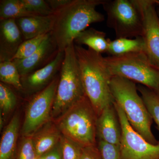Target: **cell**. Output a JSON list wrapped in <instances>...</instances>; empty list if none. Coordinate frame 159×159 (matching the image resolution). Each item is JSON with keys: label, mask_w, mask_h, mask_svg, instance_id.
<instances>
[{"label": "cell", "mask_w": 159, "mask_h": 159, "mask_svg": "<svg viewBox=\"0 0 159 159\" xmlns=\"http://www.w3.org/2000/svg\"><path fill=\"white\" fill-rule=\"evenodd\" d=\"M112 94L122 109L132 127L149 143L157 141L152 131V120L135 83L119 77H112L111 81Z\"/></svg>", "instance_id": "3957f363"}, {"label": "cell", "mask_w": 159, "mask_h": 159, "mask_svg": "<svg viewBox=\"0 0 159 159\" xmlns=\"http://www.w3.org/2000/svg\"><path fill=\"white\" fill-rule=\"evenodd\" d=\"M84 89L99 116L115 100L111 89L112 76L102 54L75 44Z\"/></svg>", "instance_id": "6da1fadb"}, {"label": "cell", "mask_w": 159, "mask_h": 159, "mask_svg": "<svg viewBox=\"0 0 159 159\" xmlns=\"http://www.w3.org/2000/svg\"><path fill=\"white\" fill-rule=\"evenodd\" d=\"M38 159H62L59 143Z\"/></svg>", "instance_id": "f546056e"}, {"label": "cell", "mask_w": 159, "mask_h": 159, "mask_svg": "<svg viewBox=\"0 0 159 159\" xmlns=\"http://www.w3.org/2000/svg\"><path fill=\"white\" fill-rule=\"evenodd\" d=\"M62 159H80L82 147L61 135L60 141Z\"/></svg>", "instance_id": "484cf974"}, {"label": "cell", "mask_w": 159, "mask_h": 159, "mask_svg": "<svg viewBox=\"0 0 159 159\" xmlns=\"http://www.w3.org/2000/svg\"><path fill=\"white\" fill-rule=\"evenodd\" d=\"M102 6L107 16V25L116 39L142 37V18L133 0H105Z\"/></svg>", "instance_id": "52a82bcc"}, {"label": "cell", "mask_w": 159, "mask_h": 159, "mask_svg": "<svg viewBox=\"0 0 159 159\" xmlns=\"http://www.w3.org/2000/svg\"><path fill=\"white\" fill-rule=\"evenodd\" d=\"M48 34H43L24 41L20 46L17 52L11 61L14 59H24L31 56L39 49Z\"/></svg>", "instance_id": "cb8c5ba5"}, {"label": "cell", "mask_w": 159, "mask_h": 159, "mask_svg": "<svg viewBox=\"0 0 159 159\" xmlns=\"http://www.w3.org/2000/svg\"><path fill=\"white\" fill-rule=\"evenodd\" d=\"M55 77L48 85L40 91L29 102L21 129L23 136H32L51 121V112L59 81Z\"/></svg>", "instance_id": "ba28073f"}, {"label": "cell", "mask_w": 159, "mask_h": 159, "mask_svg": "<svg viewBox=\"0 0 159 159\" xmlns=\"http://www.w3.org/2000/svg\"><path fill=\"white\" fill-rule=\"evenodd\" d=\"M80 159H102L97 145L82 147Z\"/></svg>", "instance_id": "f1b7e54d"}, {"label": "cell", "mask_w": 159, "mask_h": 159, "mask_svg": "<svg viewBox=\"0 0 159 159\" xmlns=\"http://www.w3.org/2000/svg\"><path fill=\"white\" fill-rule=\"evenodd\" d=\"M64 52L51 110V120L54 122L86 96L74 42Z\"/></svg>", "instance_id": "277c9868"}, {"label": "cell", "mask_w": 159, "mask_h": 159, "mask_svg": "<svg viewBox=\"0 0 159 159\" xmlns=\"http://www.w3.org/2000/svg\"><path fill=\"white\" fill-rule=\"evenodd\" d=\"M114 104L122 130L121 159H159V141L152 144L146 141L132 127L122 109L116 102Z\"/></svg>", "instance_id": "9c48e42d"}, {"label": "cell", "mask_w": 159, "mask_h": 159, "mask_svg": "<svg viewBox=\"0 0 159 159\" xmlns=\"http://www.w3.org/2000/svg\"><path fill=\"white\" fill-rule=\"evenodd\" d=\"M64 56V51H59L56 57L48 64L21 77L23 90L34 93L45 88L56 77L57 72L60 70Z\"/></svg>", "instance_id": "7c38bea8"}, {"label": "cell", "mask_w": 159, "mask_h": 159, "mask_svg": "<svg viewBox=\"0 0 159 159\" xmlns=\"http://www.w3.org/2000/svg\"><path fill=\"white\" fill-rule=\"evenodd\" d=\"M139 52H145V43L141 36L134 39L117 38L113 40H109L107 53L111 56Z\"/></svg>", "instance_id": "d6986e66"}, {"label": "cell", "mask_w": 159, "mask_h": 159, "mask_svg": "<svg viewBox=\"0 0 159 159\" xmlns=\"http://www.w3.org/2000/svg\"><path fill=\"white\" fill-rule=\"evenodd\" d=\"M112 77H119L155 92L159 89V70L149 61L145 52L104 57Z\"/></svg>", "instance_id": "8992f818"}, {"label": "cell", "mask_w": 159, "mask_h": 159, "mask_svg": "<svg viewBox=\"0 0 159 159\" xmlns=\"http://www.w3.org/2000/svg\"><path fill=\"white\" fill-rule=\"evenodd\" d=\"M17 103L16 95L5 84L0 83V108L2 116H5L14 109Z\"/></svg>", "instance_id": "603a6c76"}, {"label": "cell", "mask_w": 159, "mask_h": 159, "mask_svg": "<svg viewBox=\"0 0 159 159\" xmlns=\"http://www.w3.org/2000/svg\"><path fill=\"white\" fill-rule=\"evenodd\" d=\"M72 0H47L51 9L54 11H58L70 2Z\"/></svg>", "instance_id": "4dcf8cb0"}, {"label": "cell", "mask_w": 159, "mask_h": 159, "mask_svg": "<svg viewBox=\"0 0 159 159\" xmlns=\"http://www.w3.org/2000/svg\"><path fill=\"white\" fill-rule=\"evenodd\" d=\"M21 76L12 61L0 62V80L3 83L13 86L18 90H23Z\"/></svg>", "instance_id": "7402d4cb"}, {"label": "cell", "mask_w": 159, "mask_h": 159, "mask_svg": "<svg viewBox=\"0 0 159 159\" xmlns=\"http://www.w3.org/2000/svg\"><path fill=\"white\" fill-rule=\"evenodd\" d=\"M105 0H72L55 12L56 17L52 31L58 51L63 52L76 37L93 23L104 20V16L96 8Z\"/></svg>", "instance_id": "7a4b0ae2"}, {"label": "cell", "mask_w": 159, "mask_h": 159, "mask_svg": "<svg viewBox=\"0 0 159 159\" xmlns=\"http://www.w3.org/2000/svg\"><path fill=\"white\" fill-rule=\"evenodd\" d=\"M24 41L15 19L1 21L0 62L11 61Z\"/></svg>", "instance_id": "5bb4252c"}, {"label": "cell", "mask_w": 159, "mask_h": 159, "mask_svg": "<svg viewBox=\"0 0 159 159\" xmlns=\"http://www.w3.org/2000/svg\"><path fill=\"white\" fill-rule=\"evenodd\" d=\"M98 147L102 159H121L119 146L99 141Z\"/></svg>", "instance_id": "83f0119b"}, {"label": "cell", "mask_w": 159, "mask_h": 159, "mask_svg": "<svg viewBox=\"0 0 159 159\" xmlns=\"http://www.w3.org/2000/svg\"><path fill=\"white\" fill-rule=\"evenodd\" d=\"M61 134L55 122L51 121L32 135L37 159L59 143Z\"/></svg>", "instance_id": "2e32d148"}, {"label": "cell", "mask_w": 159, "mask_h": 159, "mask_svg": "<svg viewBox=\"0 0 159 159\" xmlns=\"http://www.w3.org/2000/svg\"><path fill=\"white\" fill-rule=\"evenodd\" d=\"M138 91L145 102L152 120L159 130V96L154 91L144 86H137Z\"/></svg>", "instance_id": "44dd1931"}, {"label": "cell", "mask_w": 159, "mask_h": 159, "mask_svg": "<svg viewBox=\"0 0 159 159\" xmlns=\"http://www.w3.org/2000/svg\"><path fill=\"white\" fill-rule=\"evenodd\" d=\"M141 16L145 52L151 63L159 70V15L156 9L158 1L133 0Z\"/></svg>", "instance_id": "30bf717a"}, {"label": "cell", "mask_w": 159, "mask_h": 159, "mask_svg": "<svg viewBox=\"0 0 159 159\" xmlns=\"http://www.w3.org/2000/svg\"><path fill=\"white\" fill-rule=\"evenodd\" d=\"M97 118L86 96L54 122L61 134L84 147L97 145Z\"/></svg>", "instance_id": "5b68a950"}, {"label": "cell", "mask_w": 159, "mask_h": 159, "mask_svg": "<svg viewBox=\"0 0 159 159\" xmlns=\"http://www.w3.org/2000/svg\"><path fill=\"white\" fill-rule=\"evenodd\" d=\"M20 119L15 115L3 131L0 142V159H16Z\"/></svg>", "instance_id": "e0dca14e"}, {"label": "cell", "mask_w": 159, "mask_h": 159, "mask_svg": "<svg viewBox=\"0 0 159 159\" xmlns=\"http://www.w3.org/2000/svg\"><path fill=\"white\" fill-rule=\"evenodd\" d=\"M27 11L36 16H48L55 12L44 0H20Z\"/></svg>", "instance_id": "d4e9b609"}, {"label": "cell", "mask_w": 159, "mask_h": 159, "mask_svg": "<svg viewBox=\"0 0 159 159\" xmlns=\"http://www.w3.org/2000/svg\"><path fill=\"white\" fill-rule=\"evenodd\" d=\"M16 159H37L32 136H23L17 148Z\"/></svg>", "instance_id": "4316f807"}, {"label": "cell", "mask_w": 159, "mask_h": 159, "mask_svg": "<svg viewBox=\"0 0 159 159\" xmlns=\"http://www.w3.org/2000/svg\"><path fill=\"white\" fill-rule=\"evenodd\" d=\"M97 134L99 141L120 147L122 130L114 104L104 109L97 118Z\"/></svg>", "instance_id": "4fadbf2b"}, {"label": "cell", "mask_w": 159, "mask_h": 159, "mask_svg": "<svg viewBox=\"0 0 159 159\" xmlns=\"http://www.w3.org/2000/svg\"><path fill=\"white\" fill-rule=\"evenodd\" d=\"M156 93L157 94H158V95H159V89H158V90L157 91V92H156Z\"/></svg>", "instance_id": "1f68e13d"}, {"label": "cell", "mask_w": 159, "mask_h": 159, "mask_svg": "<svg viewBox=\"0 0 159 159\" xmlns=\"http://www.w3.org/2000/svg\"><path fill=\"white\" fill-rule=\"evenodd\" d=\"M59 52L52 31L50 32L37 51L22 59L11 61L16 67L21 77H25L48 64Z\"/></svg>", "instance_id": "8fae6325"}, {"label": "cell", "mask_w": 159, "mask_h": 159, "mask_svg": "<svg viewBox=\"0 0 159 159\" xmlns=\"http://www.w3.org/2000/svg\"><path fill=\"white\" fill-rule=\"evenodd\" d=\"M109 40L106 38L105 32L91 28L80 33L74 39V43L77 45H84L88 48L102 54L107 53Z\"/></svg>", "instance_id": "ac0fdd59"}, {"label": "cell", "mask_w": 159, "mask_h": 159, "mask_svg": "<svg viewBox=\"0 0 159 159\" xmlns=\"http://www.w3.org/2000/svg\"><path fill=\"white\" fill-rule=\"evenodd\" d=\"M56 13L48 16H36L16 20L25 40L34 38L53 31Z\"/></svg>", "instance_id": "9a60e30c"}, {"label": "cell", "mask_w": 159, "mask_h": 159, "mask_svg": "<svg viewBox=\"0 0 159 159\" xmlns=\"http://www.w3.org/2000/svg\"><path fill=\"white\" fill-rule=\"evenodd\" d=\"M27 11L20 0H1L0 20L17 19L21 18L36 16Z\"/></svg>", "instance_id": "ffe728a7"}]
</instances>
